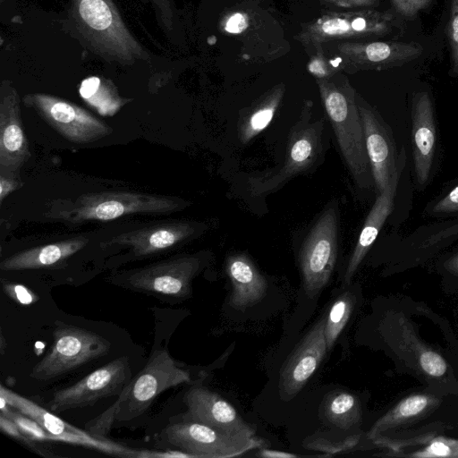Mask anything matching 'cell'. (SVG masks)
Segmentation results:
<instances>
[{"instance_id": "836d02e7", "label": "cell", "mask_w": 458, "mask_h": 458, "mask_svg": "<svg viewBox=\"0 0 458 458\" xmlns=\"http://www.w3.org/2000/svg\"><path fill=\"white\" fill-rule=\"evenodd\" d=\"M0 428L9 437L21 440L26 444H31L22 434L17 424L9 417L0 413Z\"/></svg>"}, {"instance_id": "277c9868", "label": "cell", "mask_w": 458, "mask_h": 458, "mask_svg": "<svg viewBox=\"0 0 458 458\" xmlns=\"http://www.w3.org/2000/svg\"><path fill=\"white\" fill-rule=\"evenodd\" d=\"M321 89L324 106L345 165L355 184L360 190H369L374 182L358 104L348 91L333 86H323Z\"/></svg>"}, {"instance_id": "3957f363", "label": "cell", "mask_w": 458, "mask_h": 458, "mask_svg": "<svg viewBox=\"0 0 458 458\" xmlns=\"http://www.w3.org/2000/svg\"><path fill=\"white\" fill-rule=\"evenodd\" d=\"M72 3L76 27L96 54L122 64L147 57L111 0H72Z\"/></svg>"}, {"instance_id": "b9f144b4", "label": "cell", "mask_w": 458, "mask_h": 458, "mask_svg": "<svg viewBox=\"0 0 458 458\" xmlns=\"http://www.w3.org/2000/svg\"><path fill=\"white\" fill-rule=\"evenodd\" d=\"M4 335L3 334H1V353L4 354Z\"/></svg>"}, {"instance_id": "7c38bea8", "label": "cell", "mask_w": 458, "mask_h": 458, "mask_svg": "<svg viewBox=\"0 0 458 458\" xmlns=\"http://www.w3.org/2000/svg\"><path fill=\"white\" fill-rule=\"evenodd\" d=\"M207 227L204 223L192 221L162 223L120 233L102 246L128 249L133 258L142 259L192 240L204 233Z\"/></svg>"}, {"instance_id": "4316f807", "label": "cell", "mask_w": 458, "mask_h": 458, "mask_svg": "<svg viewBox=\"0 0 458 458\" xmlns=\"http://www.w3.org/2000/svg\"><path fill=\"white\" fill-rule=\"evenodd\" d=\"M423 214L438 219L458 216V184L429 202Z\"/></svg>"}, {"instance_id": "2e32d148", "label": "cell", "mask_w": 458, "mask_h": 458, "mask_svg": "<svg viewBox=\"0 0 458 458\" xmlns=\"http://www.w3.org/2000/svg\"><path fill=\"white\" fill-rule=\"evenodd\" d=\"M30 158L20 98L15 88L4 81L0 92V172L17 174Z\"/></svg>"}, {"instance_id": "6da1fadb", "label": "cell", "mask_w": 458, "mask_h": 458, "mask_svg": "<svg viewBox=\"0 0 458 458\" xmlns=\"http://www.w3.org/2000/svg\"><path fill=\"white\" fill-rule=\"evenodd\" d=\"M324 118L314 119L312 103L303 106L298 120L289 131L286 151L281 165L249 177L252 196L272 193L293 178L311 173L324 161Z\"/></svg>"}, {"instance_id": "83f0119b", "label": "cell", "mask_w": 458, "mask_h": 458, "mask_svg": "<svg viewBox=\"0 0 458 458\" xmlns=\"http://www.w3.org/2000/svg\"><path fill=\"white\" fill-rule=\"evenodd\" d=\"M448 22V40L450 45L452 76H458V0H451Z\"/></svg>"}, {"instance_id": "60d3db41", "label": "cell", "mask_w": 458, "mask_h": 458, "mask_svg": "<svg viewBox=\"0 0 458 458\" xmlns=\"http://www.w3.org/2000/svg\"><path fill=\"white\" fill-rule=\"evenodd\" d=\"M310 71L319 77L326 75V70L320 61L312 62L310 65Z\"/></svg>"}, {"instance_id": "8fae6325", "label": "cell", "mask_w": 458, "mask_h": 458, "mask_svg": "<svg viewBox=\"0 0 458 458\" xmlns=\"http://www.w3.org/2000/svg\"><path fill=\"white\" fill-rule=\"evenodd\" d=\"M129 359L119 357L94 370L76 384L54 393L50 409L62 411L94 404L99 399L121 394L131 378Z\"/></svg>"}, {"instance_id": "7402d4cb", "label": "cell", "mask_w": 458, "mask_h": 458, "mask_svg": "<svg viewBox=\"0 0 458 458\" xmlns=\"http://www.w3.org/2000/svg\"><path fill=\"white\" fill-rule=\"evenodd\" d=\"M79 93L81 98L102 116H114L131 99L119 95L116 87L109 80L89 77L81 83Z\"/></svg>"}, {"instance_id": "7bdbcfd3", "label": "cell", "mask_w": 458, "mask_h": 458, "mask_svg": "<svg viewBox=\"0 0 458 458\" xmlns=\"http://www.w3.org/2000/svg\"><path fill=\"white\" fill-rule=\"evenodd\" d=\"M339 62H341V59L337 58L335 62H331V63H332V64H334V66H337Z\"/></svg>"}, {"instance_id": "8992f818", "label": "cell", "mask_w": 458, "mask_h": 458, "mask_svg": "<svg viewBox=\"0 0 458 458\" xmlns=\"http://www.w3.org/2000/svg\"><path fill=\"white\" fill-rule=\"evenodd\" d=\"M339 236V208L328 203L309 231L299 254L303 288L310 298L316 297L327 284L334 272Z\"/></svg>"}, {"instance_id": "e0dca14e", "label": "cell", "mask_w": 458, "mask_h": 458, "mask_svg": "<svg viewBox=\"0 0 458 458\" xmlns=\"http://www.w3.org/2000/svg\"><path fill=\"white\" fill-rule=\"evenodd\" d=\"M184 403L188 408L185 419L227 434L256 437L255 429L242 420L231 403L203 386H192L184 395Z\"/></svg>"}, {"instance_id": "1f68e13d", "label": "cell", "mask_w": 458, "mask_h": 458, "mask_svg": "<svg viewBox=\"0 0 458 458\" xmlns=\"http://www.w3.org/2000/svg\"><path fill=\"white\" fill-rule=\"evenodd\" d=\"M431 0H392L398 13L404 17H413L419 11L426 8Z\"/></svg>"}, {"instance_id": "ba28073f", "label": "cell", "mask_w": 458, "mask_h": 458, "mask_svg": "<svg viewBox=\"0 0 458 458\" xmlns=\"http://www.w3.org/2000/svg\"><path fill=\"white\" fill-rule=\"evenodd\" d=\"M110 343L87 329L62 324L54 330L51 351L31 370L30 377L50 380L106 354Z\"/></svg>"}, {"instance_id": "f35d334b", "label": "cell", "mask_w": 458, "mask_h": 458, "mask_svg": "<svg viewBox=\"0 0 458 458\" xmlns=\"http://www.w3.org/2000/svg\"><path fill=\"white\" fill-rule=\"evenodd\" d=\"M264 458H296L298 455L284 451L261 448L258 454Z\"/></svg>"}, {"instance_id": "d590c367", "label": "cell", "mask_w": 458, "mask_h": 458, "mask_svg": "<svg viewBox=\"0 0 458 458\" xmlns=\"http://www.w3.org/2000/svg\"><path fill=\"white\" fill-rule=\"evenodd\" d=\"M351 25L345 20L333 19L326 21L322 30L325 33L330 35L345 33L350 30Z\"/></svg>"}, {"instance_id": "484cf974", "label": "cell", "mask_w": 458, "mask_h": 458, "mask_svg": "<svg viewBox=\"0 0 458 458\" xmlns=\"http://www.w3.org/2000/svg\"><path fill=\"white\" fill-rule=\"evenodd\" d=\"M355 304V297L350 292L339 295L331 305L325 318V339L327 352L331 351L336 339L346 326Z\"/></svg>"}, {"instance_id": "9a60e30c", "label": "cell", "mask_w": 458, "mask_h": 458, "mask_svg": "<svg viewBox=\"0 0 458 458\" xmlns=\"http://www.w3.org/2000/svg\"><path fill=\"white\" fill-rule=\"evenodd\" d=\"M325 319H319L301 338L284 362L279 374L281 399L294 398L318 368L327 352Z\"/></svg>"}, {"instance_id": "ac0fdd59", "label": "cell", "mask_w": 458, "mask_h": 458, "mask_svg": "<svg viewBox=\"0 0 458 458\" xmlns=\"http://www.w3.org/2000/svg\"><path fill=\"white\" fill-rule=\"evenodd\" d=\"M411 142L418 188L423 190L430 178L437 145V126L430 96L426 91L413 95L411 101Z\"/></svg>"}, {"instance_id": "7a4b0ae2", "label": "cell", "mask_w": 458, "mask_h": 458, "mask_svg": "<svg viewBox=\"0 0 458 458\" xmlns=\"http://www.w3.org/2000/svg\"><path fill=\"white\" fill-rule=\"evenodd\" d=\"M54 216L72 224L111 221L131 214H171L191 203L178 197L133 191H100L58 201Z\"/></svg>"}, {"instance_id": "d6a6232c", "label": "cell", "mask_w": 458, "mask_h": 458, "mask_svg": "<svg viewBox=\"0 0 458 458\" xmlns=\"http://www.w3.org/2000/svg\"><path fill=\"white\" fill-rule=\"evenodd\" d=\"M22 185L21 182L16 178V174L0 172V202L13 191Z\"/></svg>"}, {"instance_id": "e575fe53", "label": "cell", "mask_w": 458, "mask_h": 458, "mask_svg": "<svg viewBox=\"0 0 458 458\" xmlns=\"http://www.w3.org/2000/svg\"><path fill=\"white\" fill-rule=\"evenodd\" d=\"M452 455V448L444 442H433L420 454L416 456L422 457H443Z\"/></svg>"}, {"instance_id": "cb8c5ba5", "label": "cell", "mask_w": 458, "mask_h": 458, "mask_svg": "<svg viewBox=\"0 0 458 458\" xmlns=\"http://www.w3.org/2000/svg\"><path fill=\"white\" fill-rule=\"evenodd\" d=\"M281 95L276 92L239 117L238 136L242 144L249 143L271 123L278 108Z\"/></svg>"}, {"instance_id": "f546056e", "label": "cell", "mask_w": 458, "mask_h": 458, "mask_svg": "<svg viewBox=\"0 0 458 458\" xmlns=\"http://www.w3.org/2000/svg\"><path fill=\"white\" fill-rule=\"evenodd\" d=\"M419 359L422 369L432 377H441L446 371L447 367L445 360L434 351H423Z\"/></svg>"}, {"instance_id": "ab89813d", "label": "cell", "mask_w": 458, "mask_h": 458, "mask_svg": "<svg viewBox=\"0 0 458 458\" xmlns=\"http://www.w3.org/2000/svg\"><path fill=\"white\" fill-rule=\"evenodd\" d=\"M445 267L458 275V251L454 253L445 263Z\"/></svg>"}, {"instance_id": "603a6c76", "label": "cell", "mask_w": 458, "mask_h": 458, "mask_svg": "<svg viewBox=\"0 0 458 458\" xmlns=\"http://www.w3.org/2000/svg\"><path fill=\"white\" fill-rule=\"evenodd\" d=\"M323 414L333 426L344 430L351 429L360 420V402L348 392L330 393L324 399Z\"/></svg>"}, {"instance_id": "d4e9b609", "label": "cell", "mask_w": 458, "mask_h": 458, "mask_svg": "<svg viewBox=\"0 0 458 458\" xmlns=\"http://www.w3.org/2000/svg\"><path fill=\"white\" fill-rule=\"evenodd\" d=\"M433 403L435 401L431 397L423 394H413L404 398L374 424L368 437L374 438L380 432L419 416Z\"/></svg>"}, {"instance_id": "4dcf8cb0", "label": "cell", "mask_w": 458, "mask_h": 458, "mask_svg": "<svg viewBox=\"0 0 458 458\" xmlns=\"http://www.w3.org/2000/svg\"><path fill=\"white\" fill-rule=\"evenodd\" d=\"M2 283L5 293L14 301L23 305H30L38 301L37 295L26 286L4 280Z\"/></svg>"}, {"instance_id": "4fadbf2b", "label": "cell", "mask_w": 458, "mask_h": 458, "mask_svg": "<svg viewBox=\"0 0 458 458\" xmlns=\"http://www.w3.org/2000/svg\"><path fill=\"white\" fill-rule=\"evenodd\" d=\"M362 121L367 154L377 195L394 174L400 158L389 125L379 113L365 102H357Z\"/></svg>"}, {"instance_id": "52a82bcc", "label": "cell", "mask_w": 458, "mask_h": 458, "mask_svg": "<svg viewBox=\"0 0 458 458\" xmlns=\"http://www.w3.org/2000/svg\"><path fill=\"white\" fill-rule=\"evenodd\" d=\"M191 381L166 348L156 350L145 368L120 394L115 419L130 420L145 411L162 392Z\"/></svg>"}, {"instance_id": "44dd1931", "label": "cell", "mask_w": 458, "mask_h": 458, "mask_svg": "<svg viewBox=\"0 0 458 458\" xmlns=\"http://www.w3.org/2000/svg\"><path fill=\"white\" fill-rule=\"evenodd\" d=\"M85 237H73L14 253L0 263L3 271H20L50 267L60 264L83 249Z\"/></svg>"}, {"instance_id": "8d00e7d4", "label": "cell", "mask_w": 458, "mask_h": 458, "mask_svg": "<svg viewBox=\"0 0 458 458\" xmlns=\"http://www.w3.org/2000/svg\"><path fill=\"white\" fill-rule=\"evenodd\" d=\"M248 26L247 18L242 13H235L227 21L225 30L230 33H240Z\"/></svg>"}, {"instance_id": "f1b7e54d", "label": "cell", "mask_w": 458, "mask_h": 458, "mask_svg": "<svg viewBox=\"0 0 458 458\" xmlns=\"http://www.w3.org/2000/svg\"><path fill=\"white\" fill-rule=\"evenodd\" d=\"M359 441V436H352L341 442H331L322 437H316L305 445L314 450L334 455L352 449Z\"/></svg>"}, {"instance_id": "74e56055", "label": "cell", "mask_w": 458, "mask_h": 458, "mask_svg": "<svg viewBox=\"0 0 458 458\" xmlns=\"http://www.w3.org/2000/svg\"><path fill=\"white\" fill-rule=\"evenodd\" d=\"M136 457L140 458H149V457H161V458H170V457H188V458H195L192 454L183 452V451H166V452H148V451H137Z\"/></svg>"}, {"instance_id": "30bf717a", "label": "cell", "mask_w": 458, "mask_h": 458, "mask_svg": "<svg viewBox=\"0 0 458 458\" xmlns=\"http://www.w3.org/2000/svg\"><path fill=\"white\" fill-rule=\"evenodd\" d=\"M23 103L33 108L64 138L74 143L97 141L113 131L108 124L84 108L58 97L43 93L29 94L23 98Z\"/></svg>"}, {"instance_id": "5bb4252c", "label": "cell", "mask_w": 458, "mask_h": 458, "mask_svg": "<svg viewBox=\"0 0 458 458\" xmlns=\"http://www.w3.org/2000/svg\"><path fill=\"white\" fill-rule=\"evenodd\" d=\"M0 396L5 399L10 407L37 421L47 432V440L93 447L102 452L122 456L131 457L132 455L133 450L100 437L98 438L96 436L69 425L32 401L4 388L3 386L0 387Z\"/></svg>"}, {"instance_id": "d6986e66", "label": "cell", "mask_w": 458, "mask_h": 458, "mask_svg": "<svg viewBox=\"0 0 458 458\" xmlns=\"http://www.w3.org/2000/svg\"><path fill=\"white\" fill-rule=\"evenodd\" d=\"M405 165V149L404 148H402L399 164L391 182L384 191L377 195L364 221L344 275V283L345 284H348L351 282L361 261L376 241L386 220L392 212L398 184Z\"/></svg>"}, {"instance_id": "ffe728a7", "label": "cell", "mask_w": 458, "mask_h": 458, "mask_svg": "<svg viewBox=\"0 0 458 458\" xmlns=\"http://www.w3.org/2000/svg\"><path fill=\"white\" fill-rule=\"evenodd\" d=\"M225 272L232 284L228 302L233 309L243 311L266 296L267 280L248 255L236 253L228 256Z\"/></svg>"}, {"instance_id": "5b68a950", "label": "cell", "mask_w": 458, "mask_h": 458, "mask_svg": "<svg viewBox=\"0 0 458 458\" xmlns=\"http://www.w3.org/2000/svg\"><path fill=\"white\" fill-rule=\"evenodd\" d=\"M209 253L177 256L111 277L114 284L128 289L169 298H186L191 282L208 260Z\"/></svg>"}, {"instance_id": "9c48e42d", "label": "cell", "mask_w": 458, "mask_h": 458, "mask_svg": "<svg viewBox=\"0 0 458 458\" xmlns=\"http://www.w3.org/2000/svg\"><path fill=\"white\" fill-rule=\"evenodd\" d=\"M167 443L195 458H231L259 448L263 440L225 433L200 422L184 419L164 430Z\"/></svg>"}]
</instances>
